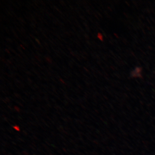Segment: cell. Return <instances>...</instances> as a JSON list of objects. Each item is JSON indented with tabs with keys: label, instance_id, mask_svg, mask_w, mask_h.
Returning <instances> with one entry per match:
<instances>
[{
	"label": "cell",
	"instance_id": "6da1fadb",
	"mask_svg": "<svg viewBox=\"0 0 155 155\" xmlns=\"http://www.w3.org/2000/svg\"><path fill=\"white\" fill-rule=\"evenodd\" d=\"M142 69L140 67H137L134 71L131 72V75L133 77H141L142 75L140 74Z\"/></svg>",
	"mask_w": 155,
	"mask_h": 155
},
{
	"label": "cell",
	"instance_id": "7a4b0ae2",
	"mask_svg": "<svg viewBox=\"0 0 155 155\" xmlns=\"http://www.w3.org/2000/svg\"><path fill=\"white\" fill-rule=\"evenodd\" d=\"M97 37L100 40L102 41H103V40H104V38H103V35L102 34L100 33L98 34Z\"/></svg>",
	"mask_w": 155,
	"mask_h": 155
}]
</instances>
